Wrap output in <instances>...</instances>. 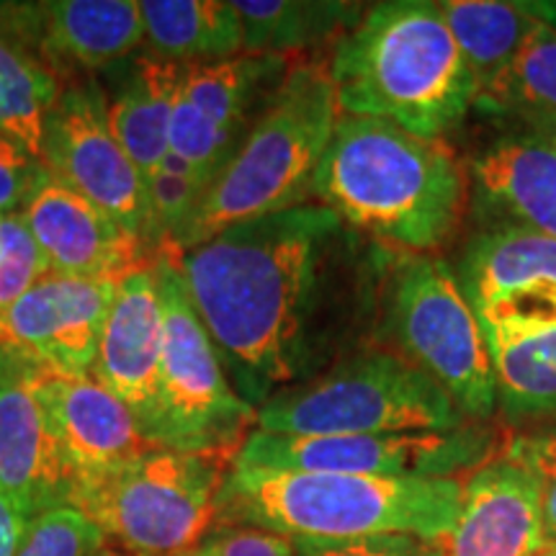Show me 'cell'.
I'll use <instances>...</instances> for the list:
<instances>
[{
    "label": "cell",
    "instance_id": "6da1fadb",
    "mask_svg": "<svg viewBox=\"0 0 556 556\" xmlns=\"http://www.w3.org/2000/svg\"><path fill=\"white\" fill-rule=\"evenodd\" d=\"M353 232L309 201L168 255L248 405L325 371L361 317L381 261L361 255Z\"/></svg>",
    "mask_w": 556,
    "mask_h": 556
},
{
    "label": "cell",
    "instance_id": "7a4b0ae2",
    "mask_svg": "<svg viewBox=\"0 0 556 556\" xmlns=\"http://www.w3.org/2000/svg\"><path fill=\"white\" fill-rule=\"evenodd\" d=\"M317 204L402 253L426 255L454 232L464 176L441 139L374 116L340 114L315 173Z\"/></svg>",
    "mask_w": 556,
    "mask_h": 556
},
{
    "label": "cell",
    "instance_id": "3957f363",
    "mask_svg": "<svg viewBox=\"0 0 556 556\" xmlns=\"http://www.w3.org/2000/svg\"><path fill=\"white\" fill-rule=\"evenodd\" d=\"M330 80L340 114L374 116L409 135L441 139L475 103L464 54L430 0H389L338 41Z\"/></svg>",
    "mask_w": 556,
    "mask_h": 556
},
{
    "label": "cell",
    "instance_id": "277c9868",
    "mask_svg": "<svg viewBox=\"0 0 556 556\" xmlns=\"http://www.w3.org/2000/svg\"><path fill=\"white\" fill-rule=\"evenodd\" d=\"M464 484L422 477H358L229 467L217 526H258L294 541H351L405 533L441 541Z\"/></svg>",
    "mask_w": 556,
    "mask_h": 556
},
{
    "label": "cell",
    "instance_id": "5b68a950",
    "mask_svg": "<svg viewBox=\"0 0 556 556\" xmlns=\"http://www.w3.org/2000/svg\"><path fill=\"white\" fill-rule=\"evenodd\" d=\"M338 116L328 65L309 60L291 65L160 255H180L240 222L309 204Z\"/></svg>",
    "mask_w": 556,
    "mask_h": 556
},
{
    "label": "cell",
    "instance_id": "8992f818",
    "mask_svg": "<svg viewBox=\"0 0 556 556\" xmlns=\"http://www.w3.org/2000/svg\"><path fill=\"white\" fill-rule=\"evenodd\" d=\"M467 415L426 371L384 345L361 348L258 407L255 426L278 435L448 433Z\"/></svg>",
    "mask_w": 556,
    "mask_h": 556
},
{
    "label": "cell",
    "instance_id": "52a82bcc",
    "mask_svg": "<svg viewBox=\"0 0 556 556\" xmlns=\"http://www.w3.org/2000/svg\"><path fill=\"white\" fill-rule=\"evenodd\" d=\"M229 467L225 456L160 448L75 486L70 505L129 552L173 556L214 531Z\"/></svg>",
    "mask_w": 556,
    "mask_h": 556
},
{
    "label": "cell",
    "instance_id": "ba28073f",
    "mask_svg": "<svg viewBox=\"0 0 556 556\" xmlns=\"http://www.w3.org/2000/svg\"><path fill=\"white\" fill-rule=\"evenodd\" d=\"M381 336L469 417L497 407L495 374L479 319L458 289L456 274L430 255H407L384 270Z\"/></svg>",
    "mask_w": 556,
    "mask_h": 556
},
{
    "label": "cell",
    "instance_id": "9c48e42d",
    "mask_svg": "<svg viewBox=\"0 0 556 556\" xmlns=\"http://www.w3.org/2000/svg\"><path fill=\"white\" fill-rule=\"evenodd\" d=\"M155 274L165 307V340L148 438L157 448L214 454L232 462L253 433L250 426L258 409L235 392L217 348L186 296L176 263L160 255Z\"/></svg>",
    "mask_w": 556,
    "mask_h": 556
},
{
    "label": "cell",
    "instance_id": "30bf717a",
    "mask_svg": "<svg viewBox=\"0 0 556 556\" xmlns=\"http://www.w3.org/2000/svg\"><path fill=\"white\" fill-rule=\"evenodd\" d=\"M492 435L464 426L448 433H374V435H278L255 428L232 467L358 477L451 479L454 471L484 462Z\"/></svg>",
    "mask_w": 556,
    "mask_h": 556
},
{
    "label": "cell",
    "instance_id": "8fae6325",
    "mask_svg": "<svg viewBox=\"0 0 556 556\" xmlns=\"http://www.w3.org/2000/svg\"><path fill=\"white\" fill-rule=\"evenodd\" d=\"M41 165L116 225L152 245L142 170L109 124L106 93L96 80H70L50 111Z\"/></svg>",
    "mask_w": 556,
    "mask_h": 556
},
{
    "label": "cell",
    "instance_id": "7c38bea8",
    "mask_svg": "<svg viewBox=\"0 0 556 556\" xmlns=\"http://www.w3.org/2000/svg\"><path fill=\"white\" fill-rule=\"evenodd\" d=\"M116 283L47 274L0 315V356L54 371H90Z\"/></svg>",
    "mask_w": 556,
    "mask_h": 556
},
{
    "label": "cell",
    "instance_id": "4fadbf2b",
    "mask_svg": "<svg viewBox=\"0 0 556 556\" xmlns=\"http://www.w3.org/2000/svg\"><path fill=\"white\" fill-rule=\"evenodd\" d=\"M0 24L58 75L111 70L144 45L137 0H52L0 5Z\"/></svg>",
    "mask_w": 556,
    "mask_h": 556
},
{
    "label": "cell",
    "instance_id": "5bb4252c",
    "mask_svg": "<svg viewBox=\"0 0 556 556\" xmlns=\"http://www.w3.org/2000/svg\"><path fill=\"white\" fill-rule=\"evenodd\" d=\"M18 214L54 274L122 281L131 270L148 268V245L45 165Z\"/></svg>",
    "mask_w": 556,
    "mask_h": 556
},
{
    "label": "cell",
    "instance_id": "9a60e30c",
    "mask_svg": "<svg viewBox=\"0 0 556 556\" xmlns=\"http://www.w3.org/2000/svg\"><path fill=\"white\" fill-rule=\"evenodd\" d=\"M0 490L31 520L70 505L73 475L34 368L0 356Z\"/></svg>",
    "mask_w": 556,
    "mask_h": 556
},
{
    "label": "cell",
    "instance_id": "2e32d148",
    "mask_svg": "<svg viewBox=\"0 0 556 556\" xmlns=\"http://www.w3.org/2000/svg\"><path fill=\"white\" fill-rule=\"evenodd\" d=\"M31 368L73 475V490L139 456L160 451L137 426L135 415L90 371L67 374L45 366Z\"/></svg>",
    "mask_w": 556,
    "mask_h": 556
},
{
    "label": "cell",
    "instance_id": "e0dca14e",
    "mask_svg": "<svg viewBox=\"0 0 556 556\" xmlns=\"http://www.w3.org/2000/svg\"><path fill=\"white\" fill-rule=\"evenodd\" d=\"M165 307L155 263L131 270L116 283L103 319L93 374L135 415L148 435L155 415L160 366H163Z\"/></svg>",
    "mask_w": 556,
    "mask_h": 556
},
{
    "label": "cell",
    "instance_id": "ac0fdd59",
    "mask_svg": "<svg viewBox=\"0 0 556 556\" xmlns=\"http://www.w3.org/2000/svg\"><path fill=\"white\" fill-rule=\"evenodd\" d=\"M477 319L505 415L556 417V296L520 299Z\"/></svg>",
    "mask_w": 556,
    "mask_h": 556
},
{
    "label": "cell",
    "instance_id": "d6986e66",
    "mask_svg": "<svg viewBox=\"0 0 556 556\" xmlns=\"http://www.w3.org/2000/svg\"><path fill=\"white\" fill-rule=\"evenodd\" d=\"M443 556H544V523L533 477L510 458L471 475L451 531L438 541Z\"/></svg>",
    "mask_w": 556,
    "mask_h": 556
},
{
    "label": "cell",
    "instance_id": "ffe728a7",
    "mask_svg": "<svg viewBox=\"0 0 556 556\" xmlns=\"http://www.w3.org/2000/svg\"><path fill=\"white\" fill-rule=\"evenodd\" d=\"M479 206L495 225H518L556 238V139L513 135L471 160Z\"/></svg>",
    "mask_w": 556,
    "mask_h": 556
},
{
    "label": "cell",
    "instance_id": "44dd1931",
    "mask_svg": "<svg viewBox=\"0 0 556 556\" xmlns=\"http://www.w3.org/2000/svg\"><path fill=\"white\" fill-rule=\"evenodd\" d=\"M456 281L475 315L531 296H556V238L492 225L464 250Z\"/></svg>",
    "mask_w": 556,
    "mask_h": 556
},
{
    "label": "cell",
    "instance_id": "7402d4cb",
    "mask_svg": "<svg viewBox=\"0 0 556 556\" xmlns=\"http://www.w3.org/2000/svg\"><path fill=\"white\" fill-rule=\"evenodd\" d=\"M114 86L106 93L109 124L124 152L139 170H155L168 157V127L173 101L184 80L186 65L165 62L142 52L116 65Z\"/></svg>",
    "mask_w": 556,
    "mask_h": 556
},
{
    "label": "cell",
    "instance_id": "603a6c76",
    "mask_svg": "<svg viewBox=\"0 0 556 556\" xmlns=\"http://www.w3.org/2000/svg\"><path fill=\"white\" fill-rule=\"evenodd\" d=\"M148 52L176 65H212L242 54V24L222 0H142Z\"/></svg>",
    "mask_w": 556,
    "mask_h": 556
},
{
    "label": "cell",
    "instance_id": "cb8c5ba5",
    "mask_svg": "<svg viewBox=\"0 0 556 556\" xmlns=\"http://www.w3.org/2000/svg\"><path fill=\"white\" fill-rule=\"evenodd\" d=\"M289 67V58L274 54H238L212 65H191L180 80V96L214 127L242 139Z\"/></svg>",
    "mask_w": 556,
    "mask_h": 556
},
{
    "label": "cell",
    "instance_id": "d4e9b609",
    "mask_svg": "<svg viewBox=\"0 0 556 556\" xmlns=\"http://www.w3.org/2000/svg\"><path fill=\"white\" fill-rule=\"evenodd\" d=\"M242 54L289 58L345 37L364 18L366 5L338 0H238Z\"/></svg>",
    "mask_w": 556,
    "mask_h": 556
},
{
    "label": "cell",
    "instance_id": "484cf974",
    "mask_svg": "<svg viewBox=\"0 0 556 556\" xmlns=\"http://www.w3.org/2000/svg\"><path fill=\"white\" fill-rule=\"evenodd\" d=\"M438 9L467 62L477 103L503 80L539 21L520 3L495 0H446Z\"/></svg>",
    "mask_w": 556,
    "mask_h": 556
},
{
    "label": "cell",
    "instance_id": "4316f807",
    "mask_svg": "<svg viewBox=\"0 0 556 556\" xmlns=\"http://www.w3.org/2000/svg\"><path fill=\"white\" fill-rule=\"evenodd\" d=\"M62 88L58 75L0 24V135L39 160L47 119Z\"/></svg>",
    "mask_w": 556,
    "mask_h": 556
},
{
    "label": "cell",
    "instance_id": "83f0119b",
    "mask_svg": "<svg viewBox=\"0 0 556 556\" xmlns=\"http://www.w3.org/2000/svg\"><path fill=\"white\" fill-rule=\"evenodd\" d=\"M477 106L513 116L528 135L556 139V34L548 26L539 21L503 80Z\"/></svg>",
    "mask_w": 556,
    "mask_h": 556
},
{
    "label": "cell",
    "instance_id": "f1b7e54d",
    "mask_svg": "<svg viewBox=\"0 0 556 556\" xmlns=\"http://www.w3.org/2000/svg\"><path fill=\"white\" fill-rule=\"evenodd\" d=\"M206 180L189 163L170 155L155 170L144 173V193H148L150 240L160 248L178 232L180 225L191 217L206 191Z\"/></svg>",
    "mask_w": 556,
    "mask_h": 556
},
{
    "label": "cell",
    "instance_id": "f546056e",
    "mask_svg": "<svg viewBox=\"0 0 556 556\" xmlns=\"http://www.w3.org/2000/svg\"><path fill=\"white\" fill-rule=\"evenodd\" d=\"M52 274L34 235L18 212L0 214V315Z\"/></svg>",
    "mask_w": 556,
    "mask_h": 556
},
{
    "label": "cell",
    "instance_id": "4dcf8cb0",
    "mask_svg": "<svg viewBox=\"0 0 556 556\" xmlns=\"http://www.w3.org/2000/svg\"><path fill=\"white\" fill-rule=\"evenodd\" d=\"M106 536L78 507L60 505L29 523L16 556H90Z\"/></svg>",
    "mask_w": 556,
    "mask_h": 556
},
{
    "label": "cell",
    "instance_id": "1f68e13d",
    "mask_svg": "<svg viewBox=\"0 0 556 556\" xmlns=\"http://www.w3.org/2000/svg\"><path fill=\"white\" fill-rule=\"evenodd\" d=\"M505 458L523 467L536 482L544 544L548 554H556V430L516 435L507 443Z\"/></svg>",
    "mask_w": 556,
    "mask_h": 556
},
{
    "label": "cell",
    "instance_id": "d6a6232c",
    "mask_svg": "<svg viewBox=\"0 0 556 556\" xmlns=\"http://www.w3.org/2000/svg\"><path fill=\"white\" fill-rule=\"evenodd\" d=\"M296 556H443L438 541L384 533L351 541H296Z\"/></svg>",
    "mask_w": 556,
    "mask_h": 556
},
{
    "label": "cell",
    "instance_id": "836d02e7",
    "mask_svg": "<svg viewBox=\"0 0 556 556\" xmlns=\"http://www.w3.org/2000/svg\"><path fill=\"white\" fill-rule=\"evenodd\" d=\"M212 556H296V541L258 526H214L201 541Z\"/></svg>",
    "mask_w": 556,
    "mask_h": 556
},
{
    "label": "cell",
    "instance_id": "e575fe53",
    "mask_svg": "<svg viewBox=\"0 0 556 556\" xmlns=\"http://www.w3.org/2000/svg\"><path fill=\"white\" fill-rule=\"evenodd\" d=\"M41 170V160L0 135V214L18 212Z\"/></svg>",
    "mask_w": 556,
    "mask_h": 556
},
{
    "label": "cell",
    "instance_id": "d590c367",
    "mask_svg": "<svg viewBox=\"0 0 556 556\" xmlns=\"http://www.w3.org/2000/svg\"><path fill=\"white\" fill-rule=\"evenodd\" d=\"M31 518L0 490V556H16Z\"/></svg>",
    "mask_w": 556,
    "mask_h": 556
},
{
    "label": "cell",
    "instance_id": "8d00e7d4",
    "mask_svg": "<svg viewBox=\"0 0 556 556\" xmlns=\"http://www.w3.org/2000/svg\"><path fill=\"white\" fill-rule=\"evenodd\" d=\"M523 11L531 13L533 18L548 26L556 34V0H531V3H520Z\"/></svg>",
    "mask_w": 556,
    "mask_h": 556
},
{
    "label": "cell",
    "instance_id": "74e56055",
    "mask_svg": "<svg viewBox=\"0 0 556 556\" xmlns=\"http://www.w3.org/2000/svg\"><path fill=\"white\" fill-rule=\"evenodd\" d=\"M90 556H139V554H135V552H129V548H124V546H119V544H114V541H103V544L96 548L93 554Z\"/></svg>",
    "mask_w": 556,
    "mask_h": 556
},
{
    "label": "cell",
    "instance_id": "f35d334b",
    "mask_svg": "<svg viewBox=\"0 0 556 556\" xmlns=\"http://www.w3.org/2000/svg\"><path fill=\"white\" fill-rule=\"evenodd\" d=\"M173 556H212V554L206 552V546H204V544H199V546L186 548V552H178V554H173Z\"/></svg>",
    "mask_w": 556,
    "mask_h": 556
},
{
    "label": "cell",
    "instance_id": "ab89813d",
    "mask_svg": "<svg viewBox=\"0 0 556 556\" xmlns=\"http://www.w3.org/2000/svg\"><path fill=\"white\" fill-rule=\"evenodd\" d=\"M544 556H552V554H544Z\"/></svg>",
    "mask_w": 556,
    "mask_h": 556
},
{
    "label": "cell",
    "instance_id": "60d3db41",
    "mask_svg": "<svg viewBox=\"0 0 556 556\" xmlns=\"http://www.w3.org/2000/svg\"><path fill=\"white\" fill-rule=\"evenodd\" d=\"M552 556H556V554H552Z\"/></svg>",
    "mask_w": 556,
    "mask_h": 556
}]
</instances>
